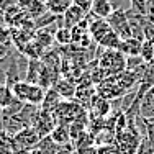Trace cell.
I'll return each instance as SVG.
<instances>
[{
  "label": "cell",
  "mask_w": 154,
  "mask_h": 154,
  "mask_svg": "<svg viewBox=\"0 0 154 154\" xmlns=\"http://www.w3.org/2000/svg\"><path fill=\"white\" fill-rule=\"evenodd\" d=\"M13 94H15L17 98H20L25 103L41 107L43 100H45V95H46V89L41 87L39 84H31V82H26V80H20L18 84L13 85Z\"/></svg>",
  "instance_id": "cell-1"
},
{
  "label": "cell",
  "mask_w": 154,
  "mask_h": 154,
  "mask_svg": "<svg viewBox=\"0 0 154 154\" xmlns=\"http://www.w3.org/2000/svg\"><path fill=\"white\" fill-rule=\"evenodd\" d=\"M39 141H41V136L33 126L23 128L17 134H13V154H25L28 151H33L38 148Z\"/></svg>",
  "instance_id": "cell-2"
},
{
  "label": "cell",
  "mask_w": 154,
  "mask_h": 154,
  "mask_svg": "<svg viewBox=\"0 0 154 154\" xmlns=\"http://www.w3.org/2000/svg\"><path fill=\"white\" fill-rule=\"evenodd\" d=\"M100 67L105 72H123L126 69V56L118 49H107L100 57Z\"/></svg>",
  "instance_id": "cell-3"
},
{
  "label": "cell",
  "mask_w": 154,
  "mask_h": 154,
  "mask_svg": "<svg viewBox=\"0 0 154 154\" xmlns=\"http://www.w3.org/2000/svg\"><path fill=\"white\" fill-rule=\"evenodd\" d=\"M110 28L120 36V39H128V38H133L131 35V26H130V21H128V15H126V10L125 8H116L112 12V15L107 18Z\"/></svg>",
  "instance_id": "cell-4"
},
{
  "label": "cell",
  "mask_w": 154,
  "mask_h": 154,
  "mask_svg": "<svg viewBox=\"0 0 154 154\" xmlns=\"http://www.w3.org/2000/svg\"><path fill=\"white\" fill-rule=\"evenodd\" d=\"M33 128L39 133V136L45 138L49 136L54 130V115L53 112H48V110L39 108L38 115H36L35 122H33Z\"/></svg>",
  "instance_id": "cell-5"
},
{
  "label": "cell",
  "mask_w": 154,
  "mask_h": 154,
  "mask_svg": "<svg viewBox=\"0 0 154 154\" xmlns=\"http://www.w3.org/2000/svg\"><path fill=\"white\" fill-rule=\"evenodd\" d=\"M139 118L144 122H152L154 120V87L143 95L139 102Z\"/></svg>",
  "instance_id": "cell-6"
},
{
  "label": "cell",
  "mask_w": 154,
  "mask_h": 154,
  "mask_svg": "<svg viewBox=\"0 0 154 154\" xmlns=\"http://www.w3.org/2000/svg\"><path fill=\"white\" fill-rule=\"evenodd\" d=\"M85 17H87V13L72 3V7H69V10L62 15V23H64L62 26H66V28L71 30V28H74L75 25H79L82 20H85Z\"/></svg>",
  "instance_id": "cell-7"
},
{
  "label": "cell",
  "mask_w": 154,
  "mask_h": 154,
  "mask_svg": "<svg viewBox=\"0 0 154 154\" xmlns=\"http://www.w3.org/2000/svg\"><path fill=\"white\" fill-rule=\"evenodd\" d=\"M141 48H143V41L136 38H128V39H122L118 46V51H122L125 56H139L141 54Z\"/></svg>",
  "instance_id": "cell-8"
},
{
  "label": "cell",
  "mask_w": 154,
  "mask_h": 154,
  "mask_svg": "<svg viewBox=\"0 0 154 154\" xmlns=\"http://www.w3.org/2000/svg\"><path fill=\"white\" fill-rule=\"evenodd\" d=\"M113 10L115 8H113V5L110 3V0H94V5H92L90 13H92L94 17H97V18L107 20V18L112 15Z\"/></svg>",
  "instance_id": "cell-9"
},
{
  "label": "cell",
  "mask_w": 154,
  "mask_h": 154,
  "mask_svg": "<svg viewBox=\"0 0 154 154\" xmlns=\"http://www.w3.org/2000/svg\"><path fill=\"white\" fill-rule=\"evenodd\" d=\"M45 3L48 12L57 17H62L69 10V7H72V0H45Z\"/></svg>",
  "instance_id": "cell-10"
},
{
  "label": "cell",
  "mask_w": 154,
  "mask_h": 154,
  "mask_svg": "<svg viewBox=\"0 0 154 154\" xmlns=\"http://www.w3.org/2000/svg\"><path fill=\"white\" fill-rule=\"evenodd\" d=\"M41 69H43V62H39V59H28L26 74H25V79L23 80L31 82V84H38L39 74H41Z\"/></svg>",
  "instance_id": "cell-11"
},
{
  "label": "cell",
  "mask_w": 154,
  "mask_h": 154,
  "mask_svg": "<svg viewBox=\"0 0 154 154\" xmlns=\"http://www.w3.org/2000/svg\"><path fill=\"white\" fill-rule=\"evenodd\" d=\"M49 136L53 138V141L57 143V144H66V143H69V139H71V130H69L67 125L61 123L59 126L54 128Z\"/></svg>",
  "instance_id": "cell-12"
},
{
  "label": "cell",
  "mask_w": 154,
  "mask_h": 154,
  "mask_svg": "<svg viewBox=\"0 0 154 154\" xmlns=\"http://www.w3.org/2000/svg\"><path fill=\"white\" fill-rule=\"evenodd\" d=\"M61 103V95L57 94L56 89H49L46 90V95H45V100L41 103V108L43 110H48V112H53L54 107Z\"/></svg>",
  "instance_id": "cell-13"
},
{
  "label": "cell",
  "mask_w": 154,
  "mask_h": 154,
  "mask_svg": "<svg viewBox=\"0 0 154 154\" xmlns=\"http://www.w3.org/2000/svg\"><path fill=\"white\" fill-rule=\"evenodd\" d=\"M13 100H15L13 89H12V87H8L7 84H2V85H0V110L7 108Z\"/></svg>",
  "instance_id": "cell-14"
},
{
  "label": "cell",
  "mask_w": 154,
  "mask_h": 154,
  "mask_svg": "<svg viewBox=\"0 0 154 154\" xmlns=\"http://www.w3.org/2000/svg\"><path fill=\"white\" fill-rule=\"evenodd\" d=\"M139 56L148 62V64L152 61V57H154V38L143 41V48H141V54Z\"/></svg>",
  "instance_id": "cell-15"
},
{
  "label": "cell",
  "mask_w": 154,
  "mask_h": 154,
  "mask_svg": "<svg viewBox=\"0 0 154 154\" xmlns=\"http://www.w3.org/2000/svg\"><path fill=\"white\" fill-rule=\"evenodd\" d=\"M18 5V0H0V25L5 23V15Z\"/></svg>",
  "instance_id": "cell-16"
},
{
  "label": "cell",
  "mask_w": 154,
  "mask_h": 154,
  "mask_svg": "<svg viewBox=\"0 0 154 154\" xmlns=\"http://www.w3.org/2000/svg\"><path fill=\"white\" fill-rule=\"evenodd\" d=\"M54 38H56L57 43H61V45H67V43L72 41V35H71V30L66 26H61L57 28L56 33H54Z\"/></svg>",
  "instance_id": "cell-17"
},
{
  "label": "cell",
  "mask_w": 154,
  "mask_h": 154,
  "mask_svg": "<svg viewBox=\"0 0 154 154\" xmlns=\"http://www.w3.org/2000/svg\"><path fill=\"white\" fill-rule=\"evenodd\" d=\"M56 90L57 94L61 95V97H71L72 94H74V87L71 85L69 82H61L56 85Z\"/></svg>",
  "instance_id": "cell-18"
},
{
  "label": "cell",
  "mask_w": 154,
  "mask_h": 154,
  "mask_svg": "<svg viewBox=\"0 0 154 154\" xmlns=\"http://www.w3.org/2000/svg\"><path fill=\"white\" fill-rule=\"evenodd\" d=\"M130 5L133 10L146 15V10H148V0H130Z\"/></svg>",
  "instance_id": "cell-19"
},
{
  "label": "cell",
  "mask_w": 154,
  "mask_h": 154,
  "mask_svg": "<svg viewBox=\"0 0 154 154\" xmlns=\"http://www.w3.org/2000/svg\"><path fill=\"white\" fill-rule=\"evenodd\" d=\"M72 3L77 5L80 10H84L85 13H90L92 5H94V0H72Z\"/></svg>",
  "instance_id": "cell-20"
},
{
  "label": "cell",
  "mask_w": 154,
  "mask_h": 154,
  "mask_svg": "<svg viewBox=\"0 0 154 154\" xmlns=\"http://www.w3.org/2000/svg\"><path fill=\"white\" fill-rule=\"evenodd\" d=\"M146 138H148V141L151 143V146L154 148V120L152 122H146Z\"/></svg>",
  "instance_id": "cell-21"
},
{
  "label": "cell",
  "mask_w": 154,
  "mask_h": 154,
  "mask_svg": "<svg viewBox=\"0 0 154 154\" xmlns=\"http://www.w3.org/2000/svg\"><path fill=\"white\" fill-rule=\"evenodd\" d=\"M8 56H10V46H5V45L0 43V61L8 57Z\"/></svg>",
  "instance_id": "cell-22"
},
{
  "label": "cell",
  "mask_w": 154,
  "mask_h": 154,
  "mask_svg": "<svg viewBox=\"0 0 154 154\" xmlns=\"http://www.w3.org/2000/svg\"><path fill=\"white\" fill-rule=\"evenodd\" d=\"M110 3L113 5V8H123V0H110Z\"/></svg>",
  "instance_id": "cell-23"
},
{
  "label": "cell",
  "mask_w": 154,
  "mask_h": 154,
  "mask_svg": "<svg viewBox=\"0 0 154 154\" xmlns=\"http://www.w3.org/2000/svg\"><path fill=\"white\" fill-rule=\"evenodd\" d=\"M59 154H71V152H67V151H66V148H62V151Z\"/></svg>",
  "instance_id": "cell-24"
},
{
  "label": "cell",
  "mask_w": 154,
  "mask_h": 154,
  "mask_svg": "<svg viewBox=\"0 0 154 154\" xmlns=\"http://www.w3.org/2000/svg\"><path fill=\"white\" fill-rule=\"evenodd\" d=\"M18 2H20V0H18Z\"/></svg>",
  "instance_id": "cell-25"
}]
</instances>
